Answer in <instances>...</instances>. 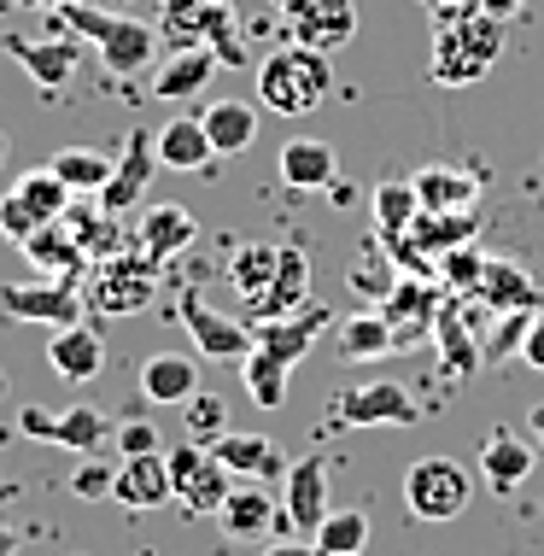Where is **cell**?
Returning a JSON list of instances; mask_svg holds the SVG:
<instances>
[{
  "label": "cell",
  "instance_id": "1",
  "mask_svg": "<svg viewBox=\"0 0 544 556\" xmlns=\"http://www.w3.org/2000/svg\"><path fill=\"white\" fill-rule=\"evenodd\" d=\"M328 94H334V59L316 48L281 41L258 65V100L276 117H311L316 106H328Z\"/></svg>",
  "mask_w": 544,
  "mask_h": 556
},
{
  "label": "cell",
  "instance_id": "2",
  "mask_svg": "<svg viewBox=\"0 0 544 556\" xmlns=\"http://www.w3.org/2000/svg\"><path fill=\"white\" fill-rule=\"evenodd\" d=\"M59 18H65L77 36L94 41L100 65L112 71V77H141L147 65L159 59V24H141V18H117V12H94L88 0H65L59 7Z\"/></svg>",
  "mask_w": 544,
  "mask_h": 556
},
{
  "label": "cell",
  "instance_id": "3",
  "mask_svg": "<svg viewBox=\"0 0 544 556\" xmlns=\"http://www.w3.org/2000/svg\"><path fill=\"white\" fill-rule=\"evenodd\" d=\"M159 41L164 48H211L217 65H246L240 24L229 0H164L159 7Z\"/></svg>",
  "mask_w": 544,
  "mask_h": 556
},
{
  "label": "cell",
  "instance_id": "4",
  "mask_svg": "<svg viewBox=\"0 0 544 556\" xmlns=\"http://www.w3.org/2000/svg\"><path fill=\"white\" fill-rule=\"evenodd\" d=\"M159 269L164 264H153L141 247L88 264V276H83L88 311H100V317H135V311H147V305H153V293H159Z\"/></svg>",
  "mask_w": 544,
  "mask_h": 556
},
{
  "label": "cell",
  "instance_id": "5",
  "mask_svg": "<svg viewBox=\"0 0 544 556\" xmlns=\"http://www.w3.org/2000/svg\"><path fill=\"white\" fill-rule=\"evenodd\" d=\"M71 193L65 182H59L53 164H36V170H24L18 182H12L7 193H0V235L18 247V240H29L36 229H48V223H59L71 212Z\"/></svg>",
  "mask_w": 544,
  "mask_h": 556
},
{
  "label": "cell",
  "instance_id": "6",
  "mask_svg": "<svg viewBox=\"0 0 544 556\" xmlns=\"http://www.w3.org/2000/svg\"><path fill=\"white\" fill-rule=\"evenodd\" d=\"M83 281L77 276H29V281H0V317L12 323H41V328H77L83 323Z\"/></svg>",
  "mask_w": 544,
  "mask_h": 556
},
{
  "label": "cell",
  "instance_id": "7",
  "mask_svg": "<svg viewBox=\"0 0 544 556\" xmlns=\"http://www.w3.org/2000/svg\"><path fill=\"white\" fill-rule=\"evenodd\" d=\"M404 504L416 521H457L475 504V475L457 457H421L404 475Z\"/></svg>",
  "mask_w": 544,
  "mask_h": 556
},
{
  "label": "cell",
  "instance_id": "8",
  "mask_svg": "<svg viewBox=\"0 0 544 556\" xmlns=\"http://www.w3.org/2000/svg\"><path fill=\"white\" fill-rule=\"evenodd\" d=\"M334 428H416L421 404L404 393V381H357L334 393Z\"/></svg>",
  "mask_w": 544,
  "mask_h": 556
},
{
  "label": "cell",
  "instance_id": "9",
  "mask_svg": "<svg viewBox=\"0 0 544 556\" xmlns=\"http://www.w3.org/2000/svg\"><path fill=\"white\" fill-rule=\"evenodd\" d=\"M440 311H445V281H433V276H398V288H392L387 305H381V317L392 323V345H398V352H416L421 340H433Z\"/></svg>",
  "mask_w": 544,
  "mask_h": 556
},
{
  "label": "cell",
  "instance_id": "10",
  "mask_svg": "<svg viewBox=\"0 0 544 556\" xmlns=\"http://www.w3.org/2000/svg\"><path fill=\"white\" fill-rule=\"evenodd\" d=\"M287 41L316 53H340L357 36V0H281Z\"/></svg>",
  "mask_w": 544,
  "mask_h": 556
},
{
  "label": "cell",
  "instance_id": "11",
  "mask_svg": "<svg viewBox=\"0 0 544 556\" xmlns=\"http://www.w3.org/2000/svg\"><path fill=\"white\" fill-rule=\"evenodd\" d=\"M170 480H176V504L188 516H217L223 498L235 492V475L211 457V445H176L170 451Z\"/></svg>",
  "mask_w": 544,
  "mask_h": 556
},
{
  "label": "cell",
  "instance_id": "12",
  "mask_svg": "<svg viewBox=\"0 0 544 556\" xmlns=\"http://www.w3.org/2000/svg\"><path fill=\"white\" fill-rule=\"evenodd\" d=\"M305 305H311V252L293 247V240H281L276 281H269L258 299H246V323L252 328H258V323H281V317H293V311H305Z\"/></svg>",
  "mask_w": 544,
  "mask_h": 556
},
{
  "label": "cell",
  "instance_id": "13",
  "mask_svg": "<svg viewBox=\"0 0 544 556\" xmlns=\"http://www.w3.org/2000/svg\"><path fill=\"white\" fill-rule=\"evenodd\" d=\"M181 323H188L193 345H200V357H217V364H246L252 352V323H235L223 317V311H211L200 293H181Z\"/></svg>",
  "mask_w": 544,
  "mask_h": 556
},
{
  "label": "cell",
  "instance_id": "14",
  "mask_svg": "<svg viewBox=\"0 0 544 556\" xmlns=\"http://www.w3.org/2000/svg\"><path fill=\"white\" fill-rule=\"evenodd\" d=\"M475 475L486 480L497 498H516L527 486V475H533V445H527V433L521 428H492L486 445H480V457H475Z\"/></svg>",
  "mask_w": 544,
  "mask_h": 556
},
{
  "label": "cell",
  "instance_id": "15",
  "mask_svg": "<svg viewBox=\"0 0 544 556\" xmlns=\"http://www.w3.org/2000/svg\"><path fill=\"white\" fill-rule=\"evenodd\" d=\"M287 509H276V498L264 492V480H240V486L223 498L217 521L229 539H276V533H293V521H281Z\"/></svg>",
  "mask_w": 544,
  "mask_h": 556
},
{
  "label": "cell",
  "instance_id": "16",
  "mask_svg": "<svg viewBox=\"0 0 544 556\" xmlns=\"http://www.w3.org/2000/svg\"><path fill=\"white\" fill-rule=\"evenodd\" d=\"M153 170H159V135L135 129L129 147H124V159H117V170H112V182H105V193H100V212L105 217H124L129 205H141Z\"/></svg>",
  "mask_w": 544,
  "mask_h": 556
},
{
  "label": "cell",
  "instance_id": "17",
  "mask_svg": "<svg viewBox=\"0 0 544 556\" xmlns=\"http://www.w3.org/2000/svg\"><path fill=\"white\" fill-rule=\"evenodd\" d=\"M287 521H293V533H311L322 528L328 516H334V504H328V463L322 457H299L293 469H287Z\"/></svg>",
  "mask_w": 544,
  "mask_h": 556
},
{
  "label": "cell",
  "instance_id": "18",
  "mask_svg": "<svg viewBox=\"0 0 544 556\" xmlns=\"http://www.w3.org/2000/svg\"><path fill=\"white\" fill-rule=\"evenodd\" d=\"M112 498L124 509H164L176 498V480H170V457L164 451H147V457H124L117 463V486Z\"/></svg>",
  "mask_w": 544,
  "mask_h": 556
},
{
  "label": "cell",
  "instance_id": "19",
  "mask_svg": "<svg viewBox=\"0 0 544 556\" xmlns=\"http://www.w3.org/2000/svg\"><path fill=\"white\" fill-rule=\"evenodd\" d=\"M480 305L497 311V317H516V311H539L544 305V288L539 276L516 258H486V276H480Z\"/></svg>",
  "mask_w": 544,
  "mask_h": 556
},
{
  "label": "cell",
  "instance_id": "20",
  "mask_svg": "<svg viewBox=\"0 0 544 556\" xmlns=\"http://www.w3.org/2000/svg\"><path fill=\"white\" fill-rule=\"evenodd\" d=\"M48 364L65 387H83L94 381V375L105 369V334L94 323H77V328H53L48 340Z\"/></svg>",
  "mask_w": 544,
  "mask_h": 556
},
{
  "label": "cell",
  "instance_id": "21",
  "mask_svg": "<svg viewBox=\"0 0 544 556\" xmlns=\"http://www.w3.org/2000/svg\"><path fill=\"white\" fill-rule=\"evenodd\" d=\"M193 240H200V217H193L188 205H147V212H141V229H135V247H141L153 264L181 258Z\"/></svg>",
  "mask_w": 544,
  "mask_h": 556
},
{
  "label": "cell",
  "instance_id": "22",
  "mask_svg": "<svg viewBox=\"0 0 544 556\" xmlns=\"http://www.w3.org/2000/svg\"><path fill=\"white\" fill-rule=\"evenodd\" d=\"M0 48L29 71V83H36L41 94H59V88L77 77V59H83L71 41H36V36H7Z\"/></svg>",
  "mask_w": 544,
  "mask_h": 556
},
{
  "label": "cell",
  "instance_id": "23",
  "mask_svg": "<svg viewBox=\"0 0 544 556\" xmlns=\"http://www.w3.org/2000/svg\"><path fill=\"white\" fill-rule=\"evenodd\" d=\"M281 182L299 188V193H316V188H334L340 182V153L328 141H316V135H293V141H281Z\"/></svg>",
  "mask_w": 544,
  "mask_h": 556
},
{
  "label": "cell",
  "instance_id": "24",
  "mask_svg": "<svg viewBox=\"0 0 544 556\" xmlns=\"http://www.w3.org/2000/svg\"><path fill=\"white\" fill-rule=\"evenodd\" d=\"M18 252L29 258V269L36 276H88V252H83V240L65 229V217L48 223V229H36L29 240H18Z\"/></svg>",
  "mask_w": 544,
  "mask_h": 556
},
{
  "label": "cell",
  "instance_id": "25",
  "mask_svg": "<svg viewBox=\"0 0 544 556\" xmlns=\"http://www.w3.org/2000/svg\"><path fill=\"white\" fill-rule=\"evenodd\" d=\"M328 328V311H316V305H305V311H293V317H281V323H258L252 328V345L258 352H269V357H281L287 369L299 364V357L316 345V334Z\"/></svg>",
  "mask_w": 544,
  "mask_h": 556
},
{
  "label": "cell",
  "instance_id": "26",
  "mask_svg": "<svg viewBox=\"0 0 544 556\" xmlns=\"http://www.w3.org/2000/svg\"><path fill=\"white\" fill-rule=\"evenodd\" d=\"M211 77H217V53L211 48H176L153 71V100H200Z\"/></svg>",
  "mask_w": 544,
  "mask_h": 556
},
{
  "label": "cell",
  "instance_id": "27",
  "mask_svg": "<svg viewBox=\"0 0 544 556\" xmlns=\"http://www.w3.org/2000/svg\"><path fill=\"white\" fill-rule=\"evenodd\" d=\"M421 193V212H475L480 205V176L457 170V164H428V170L410 176Z\"/></svg>",
  "mask_w": 544,
  "mask_h": 556
},
{
  "label": "cell",
  "instance_id": "28",
  "mask_svg": "<svg viewBox=\"0 0 544 556\" xmlns=\"http://www.w3.org/2000/svg\"><path fill=\"white\" fill-rule=\"evenodd\" d=\"M141 393L153 404H188L200 393V364L188 352H153L141 364Z\"/></svg>",
  "mask_w": 544,
  "mask_h": 556
},
{
  "label": "cell",
  "instance_id": "29",
  "mask_svg": "<svg viewBox=\"0 0 544 556\" xmlns=\"http://www.w3.org/2000/svg\"><path fill=\"white\" fill-rule=\"evenodd\" d=\"M200 124L211 135V147H217V159H240L258 141V106H246V100H211Z\"/></svg>",
  "mask_w": 544,
  "mask_h": 556
},
{
  "label": "cell",
  "instance_id": "30",
  "mask_svg": "<svg viewBox=\"0 0 544 556\" xmlns=\"http://www.w3.org/2000/svg\"><path fill=\"white\" fill-rule=\"evenodd\" d=\"M211 457L240 480H269V475L293 469V463H281V451L269 440H258V433H223V440H211Z\"/></svg>",
  "mask_w": 544,
  "mask_h": 556
},
{
  "label": "cell",
  "instance_id": "31",
  "mask_svg": "<svg viewBox=\"0 0 544 556\" xmlns=\"http://www.w3.org/2000/svg\"><path fill=\"white\" fill-rule=\"evenodd\" d=\"M334 352L345 357V364H375V357H392V352H398V345H392V323L381 317V311H357V317L340 323Z\"/></svg>",
  "mask_w": 544,
  "mask_h": 556
},
{
  "label": "cell",
  "instance_id": "32",
  "mask_svg": "<svg viewBox=\"0 0 544 556\" xmlns=\"http://www.w3.org/2000/svg\"><path fill=\"white\" fill-rule=\"evenodd\" d=\"M211 159H217V147H211L200 117H170L159 129V164H170V170H205Z\"/></svg>",
  "mask_w": 544,
  "mask_h": 556
},
{
  "label": "cell",
  "instance_id": "33",
  "mask_svg": "<svg viewBox=\"0 0 544 556\" xmlns=\"http://www.w3.org/2000/svg\"><path fill=\"white\" fill-rule=\"evenodd\" d=\"M475 229H480L475 212H421V217L410 223V240H416L421 252H428L433 264H440L445 252L468 247V240H475Z\"/></svg>",
  "mask_w": 544,
  "mask_h": 556
},
{
  "label": "cell",
  "instance_id": "34",
  "mask_svg": "<svg viewBox=\"0 0 544 556\" xmlns=\"http://www.w3.org/2000/svg\"><path fill=\"white\" fill-rule=\"evenodd\" d=\"M369 217H375V235H410V223L421 217V193L416 182H381L369 193Z\"/></svg>",
  "mask_w": 544,
  "mask_h": 556
},
{
  "label": "cell",
  "instance_id": "35",
  "mask_svg": "<svg viewBox=\"0 0 544 556\" xmlns=\"http://www.w3.org/2000/svg\"><path fill=\"white\" fill-rule=\"evenodd\" d=\"M105 440H112V422H105L94 404H71V410H53L48 445H65V451H100Z\"/></svg>",
  "mask_w": 544,
  "mask_h": 556
},
{
  "label": "cell",
  "instance_id": "36",
  "mask_svg": "<svg viewBox=\"0 0 544 556\" xmlns=\"http://www.w3.org/2000/svg\"><path fill=\"white\" fill-rule=\"evenodd\" d=\"M276 264H281V247H276V240H246V247H235L229 281L240 288V299H258L269 281H276Z\"/></svg>",
  "mask_w": 544,
  "mask_h": 556
},
{
  "label": "cell",
  "instance_id": "37",
  "mask_svg": "<svg viewBox=\"0 0 544 556\" xmlns=\"http://www.w3.org/2000/svg\"><path fill=\"white\" fill-rule=\"evenodd\" d=\"M428 77L440 83V88H468V83H480L486 77V65H480L475 53L457 41V29H440L433 36V59H428Z\"/></svg>",
  "mask_w": 544,
  "mask_h": 556
},
{
  "label": "cell",
  "instance_id": "38",
  "mask_svg": "<svg viewBox=\"0 0 544 556\" xmlns=\"http://www.w3.org/2000/svg\"><path fill=\"white\" fill-rule=\"evenodd\" d=\"M53 170H59V182H65L71 193H94V200H100L117 164L105 153H94V147H65V153L53 159Z\"/></svg>",
  "mask_w": 544,
  "mask_h": 556
},
{
  "label": "cell",
  "instance_id": "39",
  "mask_svg": "<svg viewBox=\"0 0 544 556\" xmlns=\"http://www.w3.org/2000/svg\"><path fill=\"white\" fill-rule=\"evenodd\" d=\"M240 375H246V399L258 404V410H281L287 404V369L281 357H269V352H258V345H252L246 352V364H240Z\"/></svg>",
  "mask_w": 544,
  "mask_h": 556
},
{
  "label": "cell",
  "instance_id": "40",
  "mask_svg": "<svg viewBox=\"0 0 544 556\" xmlns=\"http://www.w3.org/2000/svg\"><path fill=\"white\" fill-rule=\"evenodd\" d=\"M369 528L375 521L363 516V509H334V516L316 528V551L322 556H363L369 551Z\"/></svg>",
  "mask_w": 544,
  "mask_h": 556
},
{
  "label": "cell",
  "instance_id": "41",
  "mask_svg": "<svg viewBox=\"0 0 544 556\" xmlns=\"http://www.w3.org/2000/svg\"><path fill=\"white\" fill-rule=\"evenodd\" d=\"M433 340H440V357H445V369H451V375H475V369H480V357H486V352L475 345V334L463 328V311H457V305H445V311H440V328H433Z\"/></svg>",
  "mask_w": 544,
  "mask_h": 556
},
{
  "label": "cell",
  "instance_id": "42",
  "mask_svg": "<svg viewBox=\"0 0 544 556\" xmlns=\"http://www.w3.org/2000/svg\"><path fill=\"white\" fill-rule=\"evenodd\" d=\"M440 29H457V41L468 53L480 59V65H497V53H504V18H492V12H480V7H468L457 24H440Z\"/></svg>",
  "mask_w": 544,
  "mask_h": 556
},
{
  "label": "cell",
  "instance_id": "43",
  "mask_svg": "<svg viewBox=\"0 0 544 556\" xmlns=\"http://www.w3.org/2000/svg\"><path fill=\"white\" fill-rule=\"evenodd\" d=\"M480 276H486V258L475 252V240L440 258V281H445V293H480Z\"/></svg>",
  "mask_w": 544,
  "mask_h": 556
},
{
  "label": "cell",
  "instance_id": "44",
  "mask_svg": "<svg viewBox=\"0 0 544 556\" xmlns=\"http://www.w3.org/2000/svg\"><path fill=\"white\" fill-rule=\"evenodd\" d=\"M181 410H188V433L193 440H223V433H229V404L223 399H211V393H193L188 404H181Z\"/></svg>",
  "mask_w": 544,
  "mask_h": 556
},
{
  "label": "cell",
  "instance_id": "45",
  "mask_svg": "<svg viewBox=\"0 0 544 556\" xmlns=\"http://www.w3.org/2000/svg\"><path fill=\"white\" fill-rule=\"evenodd\" d=\"M533 317H539V311H516V317H497V334L486 340V357H492V364H504L509 352H521L527 334H533Z\"/></svg>",
  "mask_w": 544,
  "mask_h": 556
},
{
  "label": "cell",
  "instance_id": "46",
  "mask_svg": "<svg viewBox=\"0 0 544 556\" xmlns=\"http://www.w3.org/2000/svg\"><path fill=\"white\" fill-rule=\"evenodd\" d=\"M112 486H117V469L112 463H83L77 475H71V492H77V498H112Z\"/></svg>",
  "mask_w": 544,
  "mask_h": 556
},
{
  "label": "cell",
  "instance_id": "47",
  "mask_svg": "<svg viewBox=\"0 0 544 556\" xmlns=\"http://www.w3.org/2000/svg\"><path fill=\"white\" fill-rule=\"evenodd\" d=\"M117 445H124V457H147V451H159V428L153 422H124L117 428Z\"/></svg>",
  "mask_w": 544,
  "mask_h": 556
},
{
  "label": "cell",
  "instance_id": "48",
  "mask_svg": "<svg viewBox=\"0 0 544 556\" xmlns=\"http://www.w3.org/2000/svg\"><path fill=\"white\" fill-rule=\"evenodd\" d=\"M264 556H322V551H316L311 533H276V539L264 545Z\"/></svg>",
  "mask_w": 544,
  "mask_h": 556
},
{
  "label": "cell",
  "instance_id": "49",
  "mask_svg": "<svg viewBox=\"0 0 544 556\" xmlns=\"http://www.w3.org/2000/svg\"><path fill=\"white\" fill-rule=\"evenodd\" d=\"M18 428L29 433V440L48 445V433H53V410H41V404H24V410H18Z\"/></svg>",
  "mask_w": 544,
  "mask_h": 556
},
{
  "label": "cell",
  "instance_id": "50",
  "mask_svg": "<svg viewBox=\"0 0 544 556\" xmlns=\"http://www.w3.org/2000/svg\"><path fill=\"white\" fill-rule=\"evenodd\" d=\"M521 364L544 375V317H533V334H527V345H521Z\"/></svg>",
  "mask_w": 544,
  "mask_h": 556
},
{
  "label": "cell",
  "instance_id": "51",
  "mask_svg": "<svg viewBox=\"0 0 544 556\" xmlns=\"http://www.w3.org/2000/svg\"><path fill=\"white\" fill-rule=\"evenodd\" d=\"M468 7H480V12H492V18H516V12L527 7V0H468Z\"/></svg>",
  "mask_w": 544,
  "mask_h": 556
},
{
  "label": "cell",
  "instance_id": "52",
  "mask_svg": "<svg viewBox=\"0 0 544 556\" xmlns=\"http://www.w3.org/2000/svg\"><path fill=\"white\" fill-rule=\"evenodd\" d=\"M0 556H18V533H12L7 521H0Z\"/></svg>",
  "mask_w": 544,
  "mask_h": 556
},
{
  "label": "cell",
  "instance_id": "53",
  "mask_svg": "<svg viewBox=\"0 0 544 556\" xmlns=\"http://www.w3.org/2000/svg\"><path fill=\"white\" fill-rule=\"evenodd\" d=\"M527 428H533L539 440H544V404H533V410H527Z\"/></svg>",
  "mask_w": 544,
  "mask_h": 556
},
{
  "label": "cell",
  "instance_id": "54",
  "mask_svg": "<svg viewBox=\"0 0 544 556\" xmlns=\"http://www.w3.org/2000/svg\"><path fill=\"white\" fill-rule=\"evenodd\" d=\"M18 7H36V12H48V7H53V12H59L65 0H18Z\"/></svg>",
  "mask_w": 544,
  "mask_h": 556
},
{
  "label": "cell",
  "instance_id": "55",
  "mask_svg": "<svg viewBox=\"0 0 544 556\" xmlns=\"http://www.w3.org/2000/svg\"><path fill=\"white\" fill-rule=\"evenodd\" d=\"M0 159H7V135H0Z\"/></svg>",
  "mask_w": 544,
  "mask_h": 556
},
{
  "label": "cell",
  "instance_id": "56",
  "mask_svg": "<svg viewBox=\"0 0 544 556\" xmlns=\"http://www.w3.org/2000/svg\"><path fill=\"white\" fill-rule=\"evenodd\" d=\"M276 7H281V0H276Z\"/></svg>",
  "mask_w": 544,
  "mask_h": 556
}]
</instances>
